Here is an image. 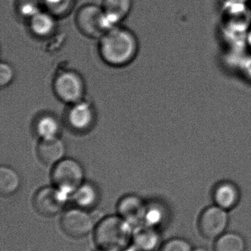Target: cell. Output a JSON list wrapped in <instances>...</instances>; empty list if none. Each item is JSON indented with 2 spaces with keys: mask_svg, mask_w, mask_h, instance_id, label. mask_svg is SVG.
Masks as SVG:
<instances>
[{
  "mask_svg": "<svg viewBox=\"0 0 251 251\" xmlns=\"http://www.w3.org/2000/svg\"><path fill=\"white\" fill-rule=\"evenodd\" d=\"M137 37L130 29L118 26L108 31L101 38L100 51L103 60L113 66L129 63L137 54Z\"/></svg>",
  "mask_w": 251,
  "mask_h": 251,
  "instance_id": "cell-1",
  "label": "cell"
},
{
  "mask_svg": "<svg viewBox=\"0 0 251 251\" xmlns=\"http://www.w3.org/2000/svg\"><path fill=\"white\" fill-rule=\"evenodd\" d=\"M94 241L100 251H125L134 241L131 225L119 215L106 217L94 228Z\"/></svg>",
  "mask_w": 251,
  "mask_h": 251,
  "instance_id": "cell-2",
  "label": "cell"
},
{
  "mask_svg": "<svg viewBox=\"0 0 251 251\" xmlns=\"http://www.w3.org/2000/svg\"><path fill=\"white\" fill-rule=\"evenodd\" d=\"M55 187L65 194H73L83 184L82 167L74 159H61L55 165L52 175Z\"/></svg>",
  "mask_w": 251,
  "mask_h": 251,
  "instance_id": "cell-3",
  "label": "cell"
},
{
  "mask_svg": "<svg viewBox=\"0 0 251 251\" xmlns=\"http://www.w3.org/2000/svg\"><path fill=\"white\" fill-rule=\"evenodd\" d=\"M75 22L78 29L90 38H102L108 32L104 12L96 4L81 7L77 12Z\"/></svg>",
  "mask_w": 251,
  "mask_h": 251,
  "instance_id": "cell-4",
  "label": "cell"
},
{
  "mask_svg": "<svg viewBox=\"0 0 251 251\" xmlns=\"http://www.w3.org/2000/svg\"><path fill=\"white\" fill-rule=\"evenodd\" d=\"M228 212L215 204L206 207L199 218L200 234L208 240H216L223 234L229 222Z\"/></svg>",
  "mask_w": 251,
  "mask_h": 251,
  "instance_id": "cell-5",
  "label": "cell"
},
{
  "mask_svg": "<svg viewBox=\"0 0 251 251\" xmlns=\"http://www.w3.org/2000/svg\"><path fill=\"white\" fill-rule=\"evenodd\" d=\"M60 227L66 235L79 239L91 232L94 223L92 218L84 209H72L62 215Z\"/></svg>",
  "mask_w": 251,
  "mask_h": 251,
  "instance_id": "cell-6",
  "label": "cell"
},
{
  "mask_svg": "<svg viewBox=\"0 0 251 251\" xmlns=\"http://www.w3.org/2000/svg\"><path fill=\"white\" fill-rule=\"evenodd\" d=\"M67 195L54 187H44L37 192L33 199V206L39 215L55 216L63 209Z\"/></svg>",
  "mask_w": 251,
  "mask_h": 251,
  "instance_id": "cell-7",
  "label": "cell"
},
{
  "mask_svg": "<svg viewBox=\"0 0 251 251\" xmlns=\"http://www.w3.org/2000/svg\"><path fill=\"white\" fill-rule=\"evenodd\" d=\"M54 89L56 95L62 101L75 103L81 101L84 94V83L75 72H65L56 78Z\"/></svg>",
  "mask_w": 251,
  "mask_h": 251,
  "instance_id": "cell-8",
  "label": "cell"
},
{
  "mask_svg": "<svg viewBox=\"0 0 251 251\" xmlns=\"http://www.w3.org/2000/svg\"><path fill=\"white\" fill-rule=\"evenodd\" d=\"M117 212L131 226H138L145 221L147 206L138 196L128 195L118 202Z\"/></svg>",
  "mask_w": 251,
  "mask_h": 251,
  "instance_id": "cell-9",
  "label": "cell"
},
{
  "mask_svg": "<svg viewBox=\"0 0 251 251\" xmlns=\"http://www.w3.org/2000/svg\"><path fill=\"white\" fill-rule=\"evenodd\" d=\"M212 199L217 206L227 211L231 210L240 202V188L229 180L220 181L215 184L212 190Z\"/></svg>",
  "mask_w": 251,
  "mask_h": 251,
  "instance_id": "cell-10",
  "label": "cell"
},
{
  "mask_svg": "<svg viewBox=\"0 0 251 251\" xmlns=\"http://www.w3.org/2000/svg\"><path fill=\"white\" fill-rule=\"evenodd\" d=\"M132 7L133 0H103L101 7L109 31L119 26L131 13Z\"/></svg>",
  "mask_w": 251,
  "mask_h": 251,
  "instance_id": "cell-11",
  "label": "cell"
},
{
  "mask_svg": "<svg viewBox=\"0 0 251 251\" xmlns=\"http://www.w3.org/2000/svg\"><path fill=\"white\" fill-rule=\"evenodd\" d=\"M64 153L63 143L57 137L41 139L38 146V154L43 163L56 165L60 162Z\"/></svg>",
  "mask_w": 251,
  "mask_h": 251,
  "instance_id": "cell-12",
  "label": "cell"
},
{
  "mask_svg": "<svg viewBox=\"0 0 251 251\" xmlns=\"http://www.w3.org/2000/svg\"><path fill=\"white\" fill-rule=\"evenodd\" d=\"M56 19L47 10H43L29 20V29L35 36L47 38L54 33L57 27Z\"/></svg>",
  "mask_w": 251,
  "mask_h": 251,
  "instance_id": "cell-13",
  "label": "cell"
},
{
  "mask_svg": "<svg viewBox=\"0 0 251 251\" xmlns=\"http://www.w3.org/2000/svg\"><path fill=\"white\" fill-rule=\"evenodd\" d=\"M94 119L92 108L88 103L78 101L69 110L68 120L69 124L77 130L86 129L91 125Z\"/></svg>",
  "mask_w": 251,
  "mask_h": 251,
  "instance_id": "cell-14",
  "label": "cell"
},
{
  "mask_svg": "<svg viewBox=\"0 0 251 251\" xmlns=\"http://www.w3.org/2000/svg\"><path fill=\"white\" fill-rule=\"evenodd\" d=\"M136 249L139 251H155L159 248L161 237L153 227L141 228L134 235Z\"/></svg>",
  "mask_w": 251,
  "mask_h": 251,
  "instance_id": "cell-15",
  "label": "cell"
},
{
  "mask_svg": "<svg viewBox=\"0 0 251 251\" xmlns=\"http://www.w3.org/2000/svg\"><path fill=\"white\" fill-rule=\"evenodd\" d=\"M246 249V240L238 233L225 232L214 243V251H245Z\"/></svg>",
  "mask_w": 251,
  "mask_h": 251,
  "instance_id": "cell-16",
  "label": "cell"
},
{
  "mask_svg": "<svg viewBox=\"0 0 251 251\" xmlns=\"http://www.w3.org/2000/svg\"><path fill=\"white\" fill-rule=\"evenodd\" d=\"M20 186V178L16 171L7 167L0 168V193L7 196L17 191Z\"/></svg>",
  "mask_w": 251,
  "mask_h": 251,
  "instance_id": "cell-17",
  "label": "cell"
},
{
  "mask_svg": "<svg viewBox=\"0 0 251 251\" xmlns=\"http://www.w3.org/2000/svg\"><path fill=\"white\" fill-rule=\"evenodd\" d=\"M97 199V190L91 184H83L73 193L74 202L83 209L94 207Z\"/></svg>",
  "mask_w": 251,
  "mask_h": 251,
  "instance_id": "cell-18",
  "label": "cell"
},
{
  "mask_svg": "<svg viewBox=\"0 0 251 251\" xmlns=\"http://www.w3.org/2000/svg\"><path fill=\"white\" fill-rule=\"evenodd\" d=\"M76 0H44V10L56 19L66 17L73 10Z\"/></svg>",
  "mask_w": 251,
  "mask_h": 251,
  "instance_id": "cell-19",
  "label": "cell"
},
{
  "mask_svg": "<svg viewBox=\"0 0 251 251\" xmlns=\"http://www.w3.org/2000/svg\"><path fill=\"white\" fill-rule=\"evenodd\" d=\"M15 8L19 16L29 20L44 10V0H16Z\"/></svg>",
  "mask_w": 251,
  "mask_h": 251,
  "instance_id": "cell-20",
  "label": "cell"
},
{
  "mask_svg": "<svg viewBox=\"0 0 251 251\" xmlns=\"http://www.w3.org/2000/svg\"><path fill=\"white\" fill-rule=\"evenodd\" d=\"M35 128L41 139L52 138L57 135L59 126L54 118L50 116H44L38 119Z\"/></svg>",
  "mask_w": 251,
  "mask_h": 251,
  "instance_id": "cell-21",
  "label": "cell"
},
{
  "mask_svg": "<svg viewBox=\"0 0 251 251\" xmlns=\"http://www.w3.org/2000/svg\"><path fill=\"white\" fill-rule=\"evenodd\" d=\"M190 242L182 238H172L161 248V251H193Z\"/></svg>",
  "mask_w": 251,
  "mask_h": 251,
  "instance_id": "cell-22",
  "label": "cell"
},
{
  "mask_svg": "<svg viewBox=\"0 0 251 251\" xmlns=\"http://www.w3.org/2000/svg\"><path fill=\"white\" fill-rule=\"evenodd\" d=\"M163 216V211L158 206L147 208L145 222L148 224L149 226L153 227V226L157 225L162 222Z\"/></svg>",
  "mask_w": 251,
  "mask_h": 251,
  "instance_id": "cell-23",
  "label": "cell"
},
{
  "mask_svg": "<svg viewBox=\"0 0 251 251\" xmlns=\"http://www.w3.org/2000/svg\"><path fill=\"white\" fill-rule=\"evenodd\" d=\"M14 76V72L11 66L7 63L0 65V85L1 87L8 85Z\"/></svg>",
  "mask_w": 251,
  "mask_h": 251,
  "instance_id": "cell-24",
  "label": "cell"
},
{
  "mask_svg": "<svg viewBox=\"0 0 251 251\" xmlns=\"http://www.w3.org/2000/svg\"><path fill=\"white\" fill-rule=\"evenodd\" d=\"M193 251H208L206 249H203V248H197V249H193Z\"/></svg>",
  "mask_w": 251,
  "mask_h": 251,
  "instance_id": "cell-25",
  "label": "cell"
},
{
  "mask_svg": "<svg viewBox=\"0 0 251 251\" xmlns=\"http://www.w3.org/2000/svg\"><path fill=\"white\" fill-rule=\"evenodd\" d=\"M139 251L137 250V249H136V251Z\"/></svg>",
  "mask_w": 251,
  "mask_h": 251,
  "instance_id": "cell-26",
  "label": "cell"
}]
</instances>
